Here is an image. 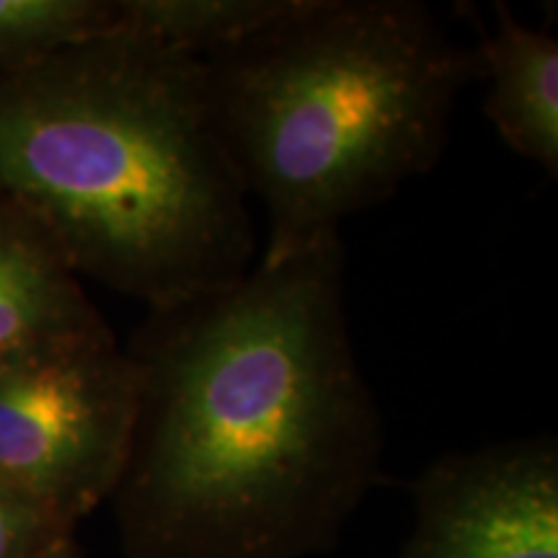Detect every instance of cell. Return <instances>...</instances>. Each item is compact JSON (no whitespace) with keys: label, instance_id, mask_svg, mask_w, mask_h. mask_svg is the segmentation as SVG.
Here are the masks:
<instances>
[{"label":"cell","instance_id":"1","mask_svg":"<svg viewBox=\"0 0 558 558\" xmlns=\"http://www.w3.org/2000/svg\"><path fill=\"white\" fill-rule=\"evenodd\" d=\"M117 492L150 558H267L326 535L375 469L383 418L352 347L341 235L148 311Z\"/></svg>","mask_w":558,"mask_h":558},{"label":"cell","instance_id":"2","mask_svg":"<svg viewBox=\"0 0 558 558\" xmlns=\"http://www.w3.org/2000/svg\"><path fill=\"white\" fill-rule=\"evenodd\" d=\"M0 194L148 311L235 282L259 248L205 58L124 29L0 78Z\"/></svg>","mask_w":558,"mask_h":558},{"label":"cell","instance_id":"3","mask_svg":"<svg viewBox=\"0 0 558 558\" xmlns=\"http://www.w3.org/2000/svg\"><path fill=\"white\" fill-rule=\"evenodd\" d=\"M205 65L222 143L267 213L259 262L337 239L435 169L481 78L478 45L422 0H295Z\"/></svg>","mask_w":558,"mask_h":558},{"label":"cell","instance_id":"4","mask_svg":"<svg viewBox=\"0 0 558 558\" xmlns=\"http://www.w3.org/2000/svg\"><path fill=\"white\" fill-rule=\"evenodd\" d=\"M137 367L107 324L0 369V488L70 533L120 486Z\"/></svg>","mask_w":558,"mask_h":558},{"label":"cell","instance_id":"5","mask_svg":"<svg viewBox=\"0 0 558 558\" xmlns=\"http://www.w3.org/2000/svg\"><path fill=\"white\" fill-rule=\"evenodd\" d=\"M407 558H558V458L527 439L432 465Z\"/></svg>","mask_w":558,"mask_h":558},{"label":"cell","instance_id":"6","mask_svg":"<svg viewBox=\"0 0 558 558\" xmlns=\"http://www.w3.org/2000/svg\"><path fill=\"white\" fill-rule=\"evenodd\" d=\"M104 324L47 230L0 194V369Z\"/></svg>","mask_w":558,"mask_h":558},{"label":"cell","instance_id":"7","mask_svg":"<svg viewBox=\"0 0 558 558\" xmlns=\"http://www.w3.org/2000/svg\"><path fill=\"white\" fill-rule=\"evenodd\" d=\"M484 111L499 137L550 179L558 177V39L522 24L505 3L478 41Z\"/></svg>","mask_w":558,"mask_h":558},{"label":"cell","instance_id":"8","mask_svg":"<svg viewBox=\"0 0 558 558\" xmlns=\"http://www.w3.org/2000/svg\"><path fill=\"white\" fill-rule=\"evenodd\" d=\"M292 5L295 0H120V29L205 58L267 29Z\"/></svg>","mask_w":558,"mask_h":558},{"label":"cell","instance_id":"9","mask_svg":"<svg viewBox=\"0 0 558 558\" xmlns=\"http://www.w3.org/2000/svg\"><path fill=\"white\" fill-rule=\"evenodd\" d=\"M120 26V0H0V78Z\"/></svg>","mask_w":558,"mask_h":558},{"label":"cell","instance_id":"10","mask_svg":"<svg viewBox=\"0 0 558 558\" xmlns=\"http://www.w3.org/2000/svg\"><path fill=\"white\" fill-rule=\"evenodd\" d=\"M62 533L24 501L0 488V558H37Z\"/></svg>","mask_w":558,"mask_h":558},{"label":"cell","instance_id":"11","mask_svg":"<svg viewBox=\"0 0 558 558\" xmlns=\"http://www.w3.org/2000/svg\"><path fill=\"white\" fill-rule=\"evenodd\" d=\"M37 558H78V554H75L73 538H70V535H62V538L54 541L50 548L41 550Z\"/></svg>","mask_w":558,"mask_h":558}]
</instances>
